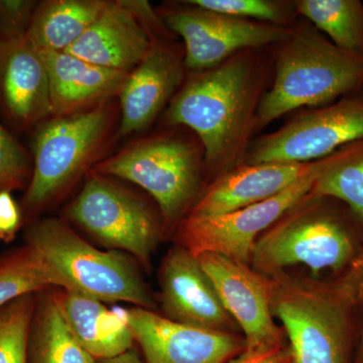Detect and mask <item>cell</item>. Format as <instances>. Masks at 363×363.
I'll list each match as a JSON object with an SVG mask.
<instances>
[{"instance_id": "cell-11", "label": "cell", "mask_w": 363, "mask_h": 363, "mask_svg": "<svg viewBox=\"0 0 363 363\" xmlns=\"http://www.w3.org/2000/svg\"><path fill=\"white\" fill-rule=\"evenodd\" d=\"M187 7L169 9L162 20L184 40L187 70L201 72L219 65L236 52L274 47L289 35L290 28L215 13L184 1Z\"/></svg>"}, {"instance_id": "cell-12", "label": "cell", "mask_w": 363, "mask_h": 363, "mask_svg": "<svg viewBox=\"0 0 363 363\" xmlns=\"http://www.w3.org/2000/svg\"><path fill=\"white\" fill-rule=\"evenodd\" d=\"M119 310L147 363H227L245 348L229 332L179 323L145 308Z\"/></svg>"}, {"instance_id": "cell-4", "label": "cell", "mask_w": 363, "mask_h": 363, "mask_svg": "<svg viewBox=\"0 0 363 363\" xmlns=\"http://www.w3.org/2000/svg\"><path fill=\"white\" fill-rule=\"evenodd\" d=\"M336 204L337 200L310 192L257 238L253 269L274 276L286 267L305 266L318 274L345 266L353 255L352 235Z\"/></svg>"}, {"instance_id": "cell-26", "label": "cell", "mask_w": 363, "mask_h": 363, "mask_svg": "<svg viewBox=\"0 0 363 363\" xmlns=\"http://www.w3.org/2000/svg\"><path fill=\"white\" fill-rule=\"evenodd\" d=\"M38 294L0 309V363H28V340Z\"/></svg>"}, {"instance_id": "cell-18", "label": "cell", "mask_w": 363, "mask_h": 363, "mask_svg": "<svg viewBox=\"0 0 363 363\" xmlns=\"http://www.w3.org/2000/svg\"><path fill=\"white\" fill-rule=\"evenodd\" d=\"M316 162L242 164L214 179L187 215L214 216L266 201L307 175Z\"/></svg>"}, {"instance_id": "cell-23", "label": "cell", "mask_w": 363, "mask_h": 363, "mask_svg": "<svg viewBox=\"0 0 363 363\" xmlns=\"http://www.w3.org/2000/svg\"><path fill=\"white\" fill-rule=\"evenodd\" d=\"M311 194L343 203L363 225V140L322 159Z\"/></svg>"}, {"instance_id": "cell-32", "label": "cell", "mask_w": 363, "mask_h": 363, "mask_svg": "<svg viewBox=\"0 0 363 363\" xmlns=\"http://www.w3.org/2000/svg\"><path fill=\"white\" fill-rule=\"evenodd\" d=\"M96 363H143V362L138 353L133 348L118 357L97 360Z\"/></svg>"}, {"instance_id": "cell-17", "label": "cell", "mask_w": 363, "mask_h": 363, "mask_svg": "<svg viewBox=\"0 0 363 363\" xmlns=\"http://www.w3.org/2000/svg\"><path fill=\"white\" fill-rule=\"evenodd\" d=\"M0 107L20 130L52 116L47 67L26 35L0 40Z\"/></svg>"}, {"instance_id": "cell-16", "label": "cell", "mask_w": 363, "mask_h": 363, "mask_svg": "<svg viewBox=\"0 0 363 363\" xmlns=\"http://www.w3.org/2000/svg\"><path fill=\"white\" fill-rule=\"evenodd\" d=\"M152 33L135 1H109L66 52L95 65L130 73L157 43Z\"/></svg>"}, {"instance_id": "cell-21", "label": "cell", "mask_w": 363, "mask_h": 363, "mask_svg": "<svg viewBox=\"0 0 363 363\" xmlns=\"http://www.w3.org/2000/svg\"><path fill=\"white\" fill-rule=\"evenodd\" d=\"M104 0H52L39 4L26 38L40 55L66 52L104 11Z\"/></svg>"}, {"instance_id": "cell-7", "label": "cell", "mask_w": 363, "mask_h": 363, "mask_svg": "<svg viewBox=\"0 0 363 363\" xmlns=\"http://www.w3.org/2000/svg\"><path fill=\"white\" fill-rule=\"evenodd\" d=\"M363 140V89L301 111L278 130L255 136L245 164L313 162Z\"/></svg>"}, {"instance_id": "cell-20", "label": "cell", "mask_w": 363, "mask_h": 363, "mask_svg": "<svg viewBox=\"0 0 363 363\" xmlns=\"http://www.w3.org/2000/svg\"><path fill=\"white\" fill-rule=\"evenodd\" d=\"M69 328L79 343L96 360L118 357L133 350V332L121 310L74 291L56 292Z\"/></svg>"}, {"instance_id": "cell-5", "label": "cell", "mask_w": 363, "mask_h": 363, "mask_svg": "<svg viewBox=\"0 0 363 363\" xmlns=\"http://www.w3.org/2000/svg\"><path fill=\"white\" fill-rule=\"evenodd\" d=\"M204 152L174 135L138 143L97 164L99 175L140 186L157 202L162 226L179 225L199 196Z\"/></svg>"}, {"instance_id": "cell-25", "label": "cell", "mask_w": 363, "mask_h": 363, "mask_svg": "<svg viewBox=\"0 0 363 363\" xmlns=\"http://www.w3.org/2000/svg\"><path fill=\"white\" fill-rule=\"evenodd\" d=\"M51 288H58L56 279L28 245L0 259V309L23 296Z\"/></svg>"}, {"instance_id": "cell-13", "label": "cell", "mask_w": 363, "mask_h": 363, "mask_svg": "<svg viewBox=\"0 0 363 363\" xmlns=\"http://www.w3.org/2000/svg\"><path fill=\"white\" fill-rule=\"evenodd\" d=\"M226 311L245 335V348L283 345V331L274 320L269 281L250 266L217 253L197 255Z\"/></svg>"}, {"instance_id": "cell-31", "label": "cell", "mask_w": 363, "mask_h": 363, "mask_svg": "<svg viewBox=\"0 0 363 363\" xmlns=\"http://www.w3.org/2000/svg\"><path fill=\"white\" fill-rule=\"evenodd\" d=\"M21 225V212L9 191L0 192V240L11 241Z\"/></svg>"}, {"instance_id": "cell-22", "label": "cell", "mask_w": 363, "mask_h": 363, "mask_svg": "<svg viewBox=\"0 0 363 363\" xmlns=\"http://www.w3.org/2000/svg\"><path fill=\"white\" fill-rule=\"evenodd\" d=\"M96 362L72 333L56 292L38 294L28 340V363Z\"/></svg>"}, {"instance_id": "cell-29", "label": "cell", "mask_w": 363, "mask_h": 363, "mask_svg": "<svg viewBox=\"0 0 363 363\" xmlns=\"http://www.w3.org/2000/svg\"><path fill=\"white\" fill-rule=\"evenodd\" d=\"M38 6L32 0H0V40L26 37Z\"/></svg>"}, {"instance_id": "cell-27", "label": "cell", "mask_w": 363, "mask_h": 363, "mask_svg": "<svg viewBox=\"0 0 363 363\" xmlns=\"http://www.w3.org/2000/svg\"><path fill=\"white\" fill-rule=\"evenodd\" d=\"M188 4L215 13L290 28L298 18L290 0H188Z\"/></svg>"}, {"instance_id": "cell-15", "label": "cell", "mask_w": 363, "mask_h": 363, "mask_svg": "<svg viewBox=\"0 0 363 363\" xmlns=\"http://www.w3.org/2000/svg\"><path fill=\"white\" fill-rule=\"evenodd\" d=\"M185 70L184 52L176 45L155 43L128 73L119 92L121 121L117 138L147 128L177 94Z\"/></svg>"}, {"instance_id": "cell-24", "label": "cell", "mask_w": 363, "mask_h": 363, "mask_svg": "<svg viewBox=\"0 0 363 363\" xmlns=\"http://www.w3.org/2000/svg\"><path fill=\"white\" fill-rule=\"evenodd\" d=\"M305 18L344 51L363 57V2L360 0H296Z\"/></svg>"}, {"instance_id": "cell-30", "label": "cell", "mask_w": 363, "mask_h": 363, "mask_svg": "<svg viewBox=\"0 0 363 363\" xmlns=\"http://www.w3.org/2000/svg\"><path fill=\"white\" fill-rule=\"evenodd\" d=\"M227 363H295L290 347L286 345L247 350Z\"/></svg>"}, {"instance_id": "cell-6", "label": "cell", "mask_w": 363, "mask_h": 363, "mask_svg": "<svg viewBox=\"0 0 363 363\" xmlns=\"http://www.w3.org/2000/svg\"><path fill=\"white\" fill-rule=\"evenodd\" d=\"M267 278L274 317L284 325L295 363H345L347 321L328 293L278 274Z\"/></svg>"}, {"instance_id": "cell-28", "label": "cell", "mask_w": 363, "mask_h": 363, "mask_svg": "<svg viewBox=\"0 0 363 363\" xmlns=\"http://www.w3.org/2000/svg\"><path fill=\"white\" fill-rule=\"evenodd\" d=\"M30 174V161L20 143L0 123V192L20 189Z\"/></svg>"}, {"instance_id": "cell-3", "label": "cell", "mask_w": 363, "mask_h": 363, "mask_svg": "<svg viewBox=\"0 0 363 363\" xmlns=\"http://www.w3.org/2000/svg\"><path fill=\"white\" fill-rule=\"evenodd\" d=\"M33 248L56 279L58 288L101 302H124L152 310L154 300L135 262L125 253L101 250L58 219H44L28 229Z\"/></svg>"}, {"instance_id": "cell-14", "label": "cell", "mask_w": 363, "mask_h": 363, "mask_svg": "<svg viewBox=\"0 0 363 363\" xmlns=\"http://www.w3.org/2000/svg\"><path fill=\"white\" fill-rule=\"evenodd\" d=\"M162 308L173 321L209 330H238L211 279L187 248H172L160 269Z\"/></svg>"}, {"instance_id": "cell-10", "label": "cell", "mask_w": 363, "mask_h": 363, "mask_svg": "<svg viewBox=\"0 0 363 363\" xmlns=\"http://www.w3.org/2000/svg\"><path fill=\"white\" fill-rule=\"evenodd\" d=\"M321 166L320 160L307 175L266 201L214 216L186 215L178 225L180 245L195 257L217 253L250 266L259 236L310 194Z\"/></svg>"}, {"instance_id": "cell-1", "label": "cell", "mask_w": 363, "mask_h": 363, "mask_svg": "<svg viewBox=\"0 0 363 363\" xmlns=\"http://www.w3.org/2000/svg\"><path fill=\"white\" fill-rule=\"evenodd\" d=\"M272 75V47L243 50L193 73L172 99L167 123L194 131L213 180L245 164Z\"/></svg>"}, {"instance_id": "cell-9", "label": "cell", "mask_w": 363, "mask_h": 363, "mask_svg": "<svg viewBox=\"0 0 363 363\" xmlns=\"http://www.w3.org/2000/svg\"><path fill=\"white\" fill-rule=\"evenodd\" d=\"M108 116L104 107L55 116L33 140V169L23 204L39 210L75 180L101 145Z\"/></svg>"}, {"instance_id": "cell-8", "label": "cell", "mask_w": 363, "mask_h": 363, "mask_svg": "<svg viewBox=\"0 0 363 363\" xmlns=\"http://www.w3.org/2000/svg\"><path fill=\"white\" fill-rule=\"evenodd\" d=\"M68 217L109 250L128 253L145 267L164 227L147 203L102 175L86 182Z\"/></svg>"}, {"instance_id": "cell-33", "label": "cell", "mask_w": 363, "mask_h": 363, "mask_svg": "<svg viewBox=\"0 0 363 363\" xmlns=\"http://www.w3.org/2000/svg\"><path fill=\"white\" fill-rule=\"evenodd\" d=\"M359 363H363V326L362 332V340H360Z\"/></svg>"}, {"instance_id": "cell-2", "label": "cell", "mask_w": 363, "mask_h": 363, "mask_svg": "<svg viewBox=\"0 0 363 363\" xmlns=\"http://www.w3.org/2000/svg\"><path fill=\"white\" fill-rule=\"evenodd\" d=\"M272 56L274 75L257 111V136L290 112L333 104L363 89V57L340 49L301 16L272 47Z\"/></svg>"}, {"instance_id": "cell-19", "label": "cell", "mask_w": 363, "mask_h": 363, "mask_svg": "<svg viewBox=\"0 0 363 363\" xmlns=\"http://www.w3.org/2000/svg\"><path fill=\"white\" fill-rule=\"evenodd\" d=\"M49 75L52 116L87 111L119 94L128 72L89 63L67 52L40 55Z\"/></svg>"}]
</instances>
